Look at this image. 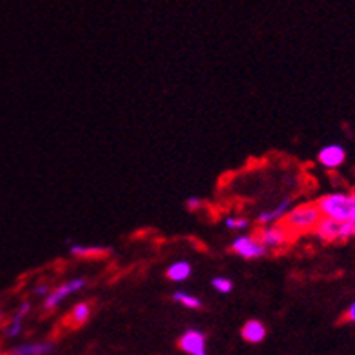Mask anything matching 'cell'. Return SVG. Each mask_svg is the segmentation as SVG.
Returning <instances> with one entry per match:
<instances>
[{
    "label": "cell",
    "instance_id": "6da1fadb",
    "mask_svg": "<svg viewBox=\"0 0 355 355\" xmlns=\"http://www.w3.org/2000/svg\"><path fill=\"white\" fill-rule=\"evenodd\" d=\"M321 220L322 214L318 209V203L315 201H309V203H301V205L292 207L286 212L285 218L281 220V223L285 225L290 234H294L295 238H297L301 234L315 232Z\"/></svg>",
    "mask_w": 355,
    "mask_h": 355
},
{
    "label": "cell",
    "instance_id": "7a4b0ae2",
    "mask_svg": "<svg viewBox=\"0 0 355 355\" xmlns=\"http://www.w3.org/2000/svg\"><path fill=\"white\" fill-rule=\"evenodd\" d=\"M315 203H318L322 218L337 221L355 220V191L324 194Z\"/></svg>",
    "mask_w": 355,
    "mask_h": 355
},
{
    "label": "cell",
    "instance_id": "3957f363",
    "mask_svg": "<svg viewBox=\"0 0 355 355\" xmlns=\"http://www.w3.org/2000/svg\"><path fill=\"white\" fill-rule=\"evenodd\" d=\"M315 236L324 243H341L346 239L355 238V220L337 221L322 218L315 229Z\"/></svg>",
    "mask_w": 355,
    "mask_h": 355
},
{
    "label": "cell",
    "instance_id": "277c9868",
    "mask_svg": "<svg viewBox=\"0 0 355 355\" xmlns=\"http://www.w3.org/2000/svg\"><path fill=\"white\" fill-rule=\"evenodd\" d=\"M259 243L266 248V250H279V248H285L286 245H290L295 239L294 234H290L286 230V227L283 223H272L265 225V227H259L256 234H254Z\"/></svg>",
    "mask_w": 355,
    "mask_h": 355
},
{
    "label": "cell",
    "instance_id": "5b68a950",
    "mask_svg": "<svg viewBox=\"0 0 355 355\" xmlns=\"http://www.w3.org/2000/svg\"><path fill=\"white\" fill-rule=\"evenodd\" d=\"M230 250L243 257V259H257V257H263L268 254V250L259 243V239L256 236H239L232 241Z\"/></svg>",
    "mask_w": 355,
    "mask_h": 355
},
{
    "label": "cell",
    "instance_id": "8992f818",
    "mask_svg": "<svg viewBox=\"0 0 355 355\" xmlns=\"http://www.w3.org/2000/svg\"><path fill=\"white\" fill-rule=\"evenodd\" d=\"M85 285H87V281H85L84 277H76V279H71L67 281V283H64V285L56 286L53 292L47 294L46 301H44V309L55 310L56 306L66 300V297H69L71 294H75V292H80L82 288H85Z\"/></svg>",
    "mask_w": 355,
    "mask_h": 355
},
{
    "label": "cell",
    "instance_id": "52a82bcc",
    "mask_svg": "<svg viewBox=\"0 0 355 355\" xmlns=\"http://www.w3.org/2000/svg\"><path fill=\"white\" fill-rule=\"evenodd\" d=\"M178 348L187 355H209L207 354V336L196 328H191L182 334V337L178 339Z\"/></svg>",
    "mask_w": 355,
    "mask_h": 355
},
{
    "label": "cell",
    "instance_id": "ba28073f",
    "mask_svg": "<svg viewBox=\"0 0 355 355\" xmlns=\"http://www.w3.org/2000/svg\"><path fill=\"white\" fill-rule=\"evenodd\" d=\"M319 164L327 168H337L345 164L346 159V150L343 145L339 144H330L324 145L321 150H319Z\"/></svg>",
    "mask_w": 355,
    "mask_h": 355
},
{
    "label": "cell",
    "instance_id": "9c48e42d",
    "mask_svg": "<svg viewBox=\"0 0 355 355\" xmlns=\"http://www.w3.org/2000/svg\"><path fill=\"white\" fill-rule=\"evenodd\" d=\"M290 209H292V198H285V200L279 201L276 207H272V209H268V211L259 212L256 218V223H259L261 227L276 223V221H281L283 218H285L286 212H288Z\"/></svg>",
    "mask_w": 355,
    "mask_h": 355
},
{
    "label": "cell",
    "instance_id": "30bf717a",
    "mask_svg": "<svg viewBox=\"0 0 355 355\" xmlns=\"http://www.w3.org/2000/svg\"><path fill=\"white\" fill-rule=\"evenodd\" d=\"M241 337L247 343H250V345H257V343L265 341L266 327L261 321H257V319H250L241 328Z\"/></svg>",
    "mask_w": 355,
    "mask_h": 355
},
{
    "label": "cell",
    "instance_id": "8fae6325",
    "mask_svg": "<svg viewBox=\"0 0 355 355\" xmlns=\"http://www.w3.org/2000/svg\"><path fill=\"white\" fill-rule=\"evenodd\" d=\"M55 348L51 341H42V343H26L17 348H13L11 355H47Z\"/></svg>",
    "mask_w": 355,
    "mask_h": 355
},
{
    "label": "cell",
    "instance_id": "7c38bea8",
    "mask_svg": "<svg viewBox=\"0 0 355 355\" xmlns=\"http://www.w3.org/2000/svg\"><path fill=\"white\" fill-rule=\"evenodd\" d=\"M91 312H93V304L89 303V301H82V303L76 304L75 309L71 310V327H82V324L87 322V319L91 318Z\"/></svg>",
    "mask_w": 355,
    "mask_h": 355
},
{
    "label": "cell",
    "instance_id": "4fadbf2b",
    "mask_svg": "<svg viewBox=\"0 0 355 355\" xmlns=\"http://www.w3.org/2000/svg\"><path fill=\"white\" fill-rule=\"evenodd\" d=\"M192 274V266L191 263L187 261H176L173 265L168 266L167 272H165V276L168 277L171 281H185L189 276Z\"/></svg>",
    "mask_w": 355,
    "mask_h": 355
},
{
    "label": "cell",
    "instance_id": "5bb4252c",
    "mask_svg": "<svg viewBox=\"0 0 355 355\" xmlns=\"http://www.w3.org/2000/svg\"><path fill=\"white\" fill-rule=\"evenodd\" d=\"M71 254L80 257H103L109 254V248L103 247H84V245H73Z\"/></svg>",
    "mask_w": 355,
    "mask_h": 355
},
{
    "label": "cell",
    "instance_id": "9a60e30c",
    "mask_svg": "<svg viewBox=\"0 0 355 355\" xmlns=\"http://www.w3.org/2000/svg\"><path fill=\"white\" fill-rule=\"evenodd\" d=\"M173 300L176 301V303L183 304L185 309H191V310H200L201 306H203L201 300H198L196 295L189 294V292H182V290H178V292H174Z\"/></svg>",
    "mask_w": 355,
    "mask_h": 355
},
{
    "label": "cell",
    "instance_id": "2e32d148",
    "mask_svg": "<svg viewBox=\"0 0 355 355\" xmlns=\"http://www.w3.org/2000/svg\"><path fill=\"white\" fill-rule=\"evenodd\" d=\"M212 288L221 292V294H229V292H232L234 285L232 281L227 279V277H214L212 279Z\"/></svg>",
    "mask_w": 355,
    "mask_h": 355
},
{
    "label": "cell",
    "instance_id": "e0dca14e",
    "mask_svg": "<svg viewBox=\"0 0 355 355\" xmlns=\"http://www.w3.org/2000/svg\"><path fill=\"white\" fill-rule=\"evenodd\" d=\"M22 332V319L13 315V319L10 321V324L6 327V336L8 337H17Z\"/></svg>",
    "mask_w": 355,
    "mask_h": 355
},
{
    "label": "cell",
    "instance_id": "ac0fdd59",
    "mask_svg": "<svg viewBox=\"0 0 355 355\" xmlns=\"http://www.w3.org/2000/svg\"><path fill=\"white\" fill-rule=\"evenodd\" d=\"M225 225L229 227L230 230H245L248 229V220H245V218H227L225 220Z\"/></svg>",
    "mask_w": 355,
    "mask_h": 355
},
{
    "label": "cell",
    "instance_id": "d6986e66",
    "mask_svg": "<svg viewBox=\"0 0 355 355\" xmlns=\"http://www.w3.org/2000/svg\"><path fill=\"white\" fill-rule=\"evenodd\" d=\"M187 207H189V209H191V211H196L198 207H201V200H200V198H194V196L189 198V200H187Z\"/></svg>",
    "mask_w": 355,
    "mask_h": 355
},
{
    "label": "cell",
    "instance_id": "ffe728a7",
    "mask_svg": "<svg viewBox=\"0 0 355 355\" xmlns=\"http://www.w3.org/2000/svg\"><path fill=\"white\" fill-rule=\"evenodd\" d=\"M346 321L355 322V301L348 306V310H346Z\"/></svg>",
    "mask_w": 355,
    "mask_h": 355
},
{
    "label": "cell",
    "instance_id": "44dd1931",
    "mask_svg": "<svg viewBox=\"0 0 355 355\" xmlns=\"http://www.w3.org/2000/svg\"><path fill=\"white\" fill-rule=\"evenodd\" d=\"M35 292H37L38 295H47L49 294V288H47L46 283H42V285H38L37 288H35Z\"/></svg>",
    "mask_w": 355,
    "mask_h": 355
},
{
    "label": "cell",
    "instance_id": "7402d4cb",
    "mask_svg": "<svg viewBox=\"0 0 355 355\" xmlns=\"http://www.w3.org/2000/svg\"><path fill=\"white\" fill-rule=\"evenodd\" d=\"M0 319H2V313H0Z\"/></svg>",
    "mask_w": 355,
    "mask_h": 355
},
{
    "label": "cell",
    "instance_id": "603a6c76",
    "mask_svg": "<svg viewBox=\"0 0 355 355\" xmlns=\"http://www.w3.org/2000/svg\"><path fill=\"white\" fill-rule=\"evenodd\" d=\"M0 355H6V354H0Z\"/></svg>",
    "mask_w": 355,
    "mask_h": 355
}]
</instances>
